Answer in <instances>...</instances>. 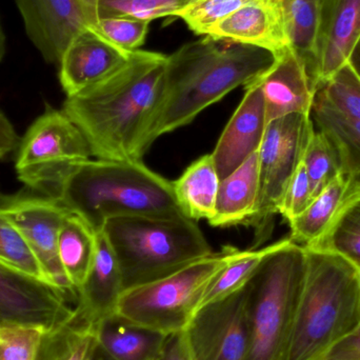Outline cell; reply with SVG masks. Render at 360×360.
Returning a JSON list of instances; mask_svg holds the SVG:
<instances>
[{"mask_svg":"<svg viewBox=\"0 0 360 360\" xmlns=\"http://www.w3.org/2000/svg\"><path fill=\"white\" fill-rule=\"evenodd\" d=\"M359 272H360V270H359Z\"/></svg>","mask_w":360,"mask_h":360,"instance_id":"bcb514c9","label":"cell"},{"mask_svg":"<svg viewBox=\"0 0 360 360\" xmlns=\"http://www.w3.org/2000/svg\"><path fill=\"white\" fill-rule=\"evenodd\" d=\"M274 59L262 49L209 36L167 56L160 99L141 143V158L160 136L191 124L203 110L259 77Z\"/></svg>","mask_w":360,"mask_h":360,"instance_id":"7a4b0ae2","label":"cell"},{"mask_svg":"<svg viewBox=\"0 0 360 360\" xmlns=\"http://www.w3.org/2000/svg\"><path fill=\"white\" fill-rule=\"evenodd\" d=\"M0 266L46 283L35 254L14 224L0 213Z\"/></svg>","mask_w":360,"mask_h":360,"instance_id":"f546056e","label":"cell"},{"mask_svg":"<svg viewBox=\"0 0 360 360\" xmlns=\"http://www.w3.org/2000/svg\"><path fill=\"white\" fill-rule=\"evenodd\" d=\"M357 196L360 195L351 193L346 180L340 175L302 214L290 220V240L302 248L310 247L331 228L347 203Z\"/></svg>","mask_w":360,"mask_h":360,"instance_id":"603a6c76","label":"cell"},{"mask_svg":"<svg viewBox=\"0 0 360 360\" xmlns=\"http://www.w3.org/2000/svg\"><path fill=\"white\" fill-rule=\"evenodd\" d=\"M92 158L90 146L63 110L46 105L19 141L15 171L25 188L56 199L70 171Z\"/></svg>","mask_w":360,"mask_h":360,"instance_id":"ba28073f","label":"cell"},{"mask_svg":"<svg viewBox=\"0 0 360 360\" xmlns=\"http://www.w3.org/2000/svg\"><path fill=\"white\" fill-rule=\"evenodd\" d=\"M304 249L338 254L360 270V196L351 199L331 228Z\"/></svg>","mask_w":360,"mask_h":360,"instance_id":"f1b7e54d","label":"cell"},{"mask_svg":"<svg viewBox=\"0 0 360 360\" xmlns=\"http://www.w3.org/2000/svg\"><path fill=\"white\" fill-rule=\"evenodd\" d=\"M98 347L96 327L73 319L44 332L36 360H91Z\"/></svg>","mask_w":360,"mask_h":360,"instance_id":"484cf974","label":"cell"},{"mask_svg":"<svg viewBox=\"0 0 360 360\" xmlns=\"http://www.w3.org/2000/svg\"><path fill=\"white\" fill-rule=\"evenodd\" d=\"M314 196L310 179L302 162L285 188L279 205L278 214L289 222L302 214L312 202Z\"/></svg>","mask_w":360,"mask_h":360,"instance_id":"8d00e7d4","label":"cell"},{"mask_svg":"<svg viewBox=\"0 0 360 360\" xmlns=\"http://www.w3.org/2000/svg\"><path fill=\"white\" fill-rule=\"evenodd\" d=\"M160 360H192L184 332L168 336Z\"/></svg>","mask_w":360,"mask_h":360,"instance_id":"ab89813d","label":"cell"},{"mask_svg":"<svg viewBox=\"0 0 360 360\" xmlns=\"http://www.w3.org/2000/svg\"><path fill=\"white\" fill-rule=\"evenodd\" d=\"M360 48V37H359V49Z\"/></svg>","mask_w":360,"mask_h":360,"instance_id":"f6af8a7d","label":"cell"},{"mask_svg":"<svg viewBox=\"0 0 360 360\" xmlns=\"http://www.w3.org/2000/svg\"><path fill=\"white\" fill-rule=\"evenodd\" d=\"M258 193L259 174L256 152L232 174L220 180L215 214L209 224L219 228L247 224L255 212Z\"/></svg>","mask_w":360,"mask_h":360,"instance_id":"44dd1931","label":"cell"},{"mask_svg":"<svg viewBox=\"0 0 360 360\" xmlns=\"http://www.w3.org/2000/svg\"><path fill=\"white\" fill-rule=\"evenodd\" d=\"M192 0H99V19L129 17L149 21L176 16Z\"/></svg>","mask_w":360,"mask_h":360,"instance_id":"d6a6232c","label":"cell"},{"mask_svg":"<svg viewBox=\"0 0 360 360\" xmlns=\"http://www.w3.org/2000/svg\"><path fill=\"white\" fill-rule=\"evenodd\" d=\"M233 251L228 247L164 278L124 290L116 316L165 336L186 331L205 291L228 264Z\"/></svg>","mask_w":360,"mask_h":360,"instance_id":"52a82bcc","label":"cell"},{"mask_svg":"<svg viewBox=\"0 0 360 360\" xmlns=\"http://www.w3.org/2000/svg\"><path fill=\"white\" fill-rule=\"evenodd\" d=\"M352 61L355 69H356V71L359 72L360 76V58H359V57H353Z\"/></svg>","mask_w":360,"mask_h":360,"instance_id":"ee69618b","label":"cell"},{"mask_svg":"<svg viewBox=\"0 0 360 360\" xmlns=\"http://www.w3.org/2000/svg\"><path fill=\"white\" fill-rule=\"evenodd\" d=\"M98 347L113 360H160L168 336L107 317L96 325Z\"/></svg>","mask_w":360,"mask_h":360,"instance_id":"7402d4cb","label":"cell"},{"mask_svg":"<svg viewBox=\"0 0 360 360\" xmlns=\"http://www.w3.org/2000/svg\"><path fill=\"white\" fill-rule=\"evenodd\" d=\"M306 269V249L288 237L279 240L248 283L251 335L247 360L285 359Z\"/></svg>","mask_w":360,"mask_h":360,"instance_id":"8992f818","label":"cell"},{"mask_svg":"<svg viewBox=\"0 0 360 360\" xmlns=\"http://www.w3.org/2000/svg\"><path fill=\"white\" fill-rule=\"evenodd\" d=\"M257 0H192L176 15L196 35L205 36L213 25Z\"/></svg>","mask_w":360,"mask_h":360,"instance_id":"836d02e7","label":"cell"},{"mask_svg":"<svg viewBox=\"0 0 360 360\" xmlns=\"http://www.w3.org/2000/svg\"><path fill=\"white\" fill-rule=\"evenodd\" d=\"M184 333L192 360H247L251 335L248 285L198 311Z\"/></svg>","mask_w":360,"mask_h":360,"instance_id":"8fae6325","label":"cell"},{"mask_svg":"<svg viewBox=\"0 0 360 360\" xmlns=\"http://www.w3.org/2000/svg\"><path fill=\"white\" fill-rule=\"evenodd\" d=\"M103 234L115 254L124 290L169 276L212 255L195 220L186 216L110 218Z\"/></svg>","mask_w":360,"mask_h":360,"instance_id":"5b68a950","label":"cell"},{"mask_svg":"<svg viewBox=\"0 0 360 360\" xmlns=\"http://www.w3.org/2000/svg\"><path fill=\"white\" fill-rule=\"evenodd\" d=\"M256 80L264 95L268 124L291 114L310 116L319 88L308 60L295 49L275 56L272 65Z\"/></svg>","mask_w":360,"mask_h":360,"instance_id":"5bb4252c","label":"cell"},{"mask_svg":"<svg viewBox=\"0 0 360 360\" xmlns=\"http://www.w3.org/2000/svg\"><path fill=\"white\" fill-rule=\"evenodd\" d=\"M44 330L25 326L0 327V360H36Z\"/></svg>","mask_w":360,"mask_h":360,"instance_id":"e575fe53","label":"cell"},{"mask_svg":"<svg viewBox=\"0 0 360 360\" xmlns=\"http://www.w3.org/2000/svg\"><path fill=\"white\" fill-rule=\"evenodd\" d=\"M306 253L304 288L283 360H319L360 327L359 269L331 252Z\"/></svg>","mask_w":360,"mask_h":360,"instance_id":"277c9868","label":"cell"},{"mask_svg":"<svg viewBox=\"0 0 360 360\" xmlns=\"http://www.w3.org/2000/svg\"><path fill=\"white\" fill-rule=\"evenodd\" d=\"M70 298L44 281L0 266V327L25 326L44 331L69 323L75 314Z\"/></svg>","mask_w":360,"mask_h":360,"instance_id":"7c38bea8","label":"cell"},{"mask_svg":"<svg viewBox=\"0 0 360 360\" xmlns=\"http://www.w3.org/2000/svg\"><path fill=\"white\" fill-rule=\"evenodd\" d=\"M302 162L310 179L314 198L340 175L331 146L315 129L307 143Z\"/></svg>","mask_w":360,"mask_h":360,"instance_id":"1f68e13d","label":"cell"},{"mask_svg":"<svg viewBox=\"0 0 360 360\" xmlns=\"http://www.w3.org/2000/svg\"><path fill=\"white\" fill-rule=\"evenodd\" d=\"M243 101L233 114L211 154L220 180L232 174L258 152L266 133V105L257 80L245 86Z\"/></svg>","mask_w":360,"mask_h":360,"instance_id":"2e32d148","label":"cell"},{"mask_svg":"<svg viewBox=\"0 0 360 360\" xmlns=\"http://www.w3.org/2000/svg\"><path fill=\"white\" fill-rule=\"evenodd\" d=\"M96 237L94 262L78 290L75 306L76 319L95 327L103 319L116 314L124 291L122 271L113 250L103 231L96 233Z\"/></svg>","mask_w":360,"mask_h":360,"instance_id":"d6986e66","label":"cell"},{"mask_svg":"<svg viewBox=\"0 0 360 360\" xmlns=\"http://www.w3.org/2000/svg\"><path fill=\"white\" fill-rule=\"evenodd\" d=\"M292 48L308 60L312 71L319 48L323 0H279Z\"/></svg>","mask_w":360,"mask_h":360,"instance_id":"83f0119b","label":"cell"},{"mask_svg":"<svg viewBox=\"0 0 360 360\" xmlns=\"http://www.w3.org/2000/svg\"><path fill=\"white\" fill-rule=\"evenodd\" d=\"M4 54H6V35H4L1 21H0V63L4 59Z\"/></svg>","mask_w":360,"mask_h":360,"instance_id":"b9f144b4","label":"cell"},{"mask_svg":"<svg viewBox=\"0 0 360 360\" xmlns=\"http://www.w3.org/2000/svg\"><path fill=\"white\" fill-rule=\"evenodd\" d=\"M209 37L268 51L273 56L292 48L279 0H257L216 23Z\"/></svg>","mask_w":360,"mask_h":360,"instance_id":"ac0fdd59","label":"cell"},{"mask_svg":"<svg viewBox=\"0 0 360 360\" xmlns=\"http://www.w3.org/2000/svg\"><path fill=\"white\" fill-rule=\"evenodd\" d=\"M316 95L340 115L360 120V76L352 59L321 86Z\"/></svg>","mask_w":360,"mask_h":360,"instance_id":"4dcf8cb0","label":"cell"},{"mask_svg":"<svg viewBox=\"0 0 360 360\" xmlns=\"http://www.w3.org/2000/svg\"><path fill=\"white\" fill-rule=\"evenodd\" d=\"M56 200L95 233L103 230L108 219L120 216H186L175 198L173 182L143 160L80 162L61 182Z\"/></svg>","mask_w":360,"mask_h":360,"instance_id":"3957f363","label":"cell"},{"mask_svg":"<svg viewBox=\"0 0 360 360\" xmlns=\"http://www.w3.org/2000/svg\"><path fill=\"white\" fill-rule=\"evenodd\" d=\"M25 32L44 60L59 65L72 40L92 29L77 0H15Z\"/></svg>","mask_w":360,"mask_h":360,"instance_id":"4fadbf2b","label":"cell"},{"mask_svg":"<svg viewBox=\"0 0 360 360\" xmlns=\"http://www.w3.org/2000/svg\"><path fill=\"white\" fill-rule=\"evenodd\" d=\"M279 241L262 249L238 251L234 249L228 264L207 288L199 310L230 297L243 290L257 272L264 258L278 245Z\"/></svg>","mask_w":360,"mask_h":360,"instance_id":"4316f807","label":"cell"},{"mask_svg":"<svg viewBox=\"0 0 360 360\" xmlns=\"http://www.w3.org/2000/svg\"><path fill=\"white\" fill-rule=\"evenodd\" d=\"M319 360H360V327L334 345Z\"/></svg>","mask_w":360,"mask_h":360,"instance_id":"74e56055","label":"cell"},{"mask_svg":"<svg viewBox=\"0 0 360 360\" xmlns=\"http://www.w3.org/2000/svg\"><path fill=\"white\" fill-rule=\"evenodd\" d=\"M314 131L310 116L291 114L272 120L266 126L258 150L259 193L257 205L247 226L256 230V245L270 236L273 219L290 180L302 160L304 149Z\"/></svg>","mask_w":360,"mask_h":360,"instance_id":"9c48e42d","label":"cell"},{"mask_svg":"<svg viewBox=\"0 0 360 360\" xmlns=\"http://www.w3.org/2000/svg\"><path fill=\"white\" fill-rule=\"evenodd\" d=\"M91 360H113L110 359L105 352L101 351V349L99 347H97L96 351H95L94 355H93L92 359Z\"/></svg>","mask_w":360,"mask_h":360,"instance_id":"7bdbcfd3","label":"cell"},{"mask_svg":"<svg viewBox=\"0 0 360 360\" xmlns=\"http://www.w3.org/2000/svg\"><path fill=\"white\" fill-rule=\"evenodd\" d=\"M79 6H82L86 19L90 22L93 30L97 31L98 25V4L99 0H77Z\"/></svg>","mask_w":360,"mask_h":360,"instance_id":"60d3db41","label":"cell"},{"mask_svg":"<svg viewBox=\"0 0 360 360\" xmlns=\"http://www.w3.org/2000/svg\"><path fill=\"white\" fill-rule=\"evenodd\" d=\"M131 54L95 30H86L72 40L59 63L63 92L73 96L98 84L124 65Z\"/></svg>","mask_w":360,"mask_h":360,"instance_id":"e0dca14e","label":"cell"},{"mask_svg":"<svg viewBox=\"0 0 360 360\" xmlns=\"http://www.w3.org/2000/svg\"><path fill=\"white\" fill-rule=\"evenodd\" d=\"M149 25V21L129 17H105L99 19L97 32L122 50L134 52L145 44Z\"/></svg>","mask_w":360,"mask_h":360,"instance_id":"d590c367","label":"cell"},{"mask_svg":"<svg viewBox=\"0 0 360 360\" xmlns=\"http://www.w3.org/2000/svg\"><path fill=\"white\" fill-rule=\"evenodd\" d=\"M96 249V233L80 216L70 212L59 231L58 256L76 293L92 266Z\"/></svg>","mask_w":360,"mask_h":360,"instance_id":"d4e9b609","label":"cell"},{"mask_svg":"<svg viewBox=\"0 0 360 360\" xmlns=\"http://www.w3.org/2000/svg\"><path fill=\"white\" fill-rule=\"evenodd\" d=\"M20 137L8 116L0 109V160L16 151Z\"/></svg>","mask_w":360,"mask_h":360,"instance_id":"f35d334b","label":"cell"},{"mask_svg":"<svg viewBox=\"0 0 360 360\" xmlns=\"http://www.w3.org/2000/svg\"><path fill=\"white\" fill-rule=\"evenodd\" d=\"M220 179L211 154L193 162L179 179L173 181L175 198L190 219H207L215 214Z\"/></svg>","mask_w":360,"mask_h":360,"instance_id":"cb8c5ba5","label":"cell"},{"mask_svg":"<svg viewBox=\"0 0 360 360\" xmlns=\"http://www.w3.org/2000/svg\"><path fill=\"white\" fill-rule=\"evenodd\" d=\"M359 37L360 0H323L319 48L312 65L317 88L354 57Z\"/></svg>","mask_w":360,"mask_h":360,"instance_id":"9a60e30c","label":"cell"},{"mask_svg":"<svg viewBox=\"0 0 360 360\" xmlns=\"http://www.w3.org/2000/svg\"><path fill=\"white\" fill-rule=\"evenodd\" d=\"M315 130L331 146L340 173L351 193L360 195V120H351L332 110L315 95L310 114Z\"/></svg>","mask_w":360,"mask_h":360,"instance_id":"ffe728a7","label":"cell"},{"mask_svg":"<svg viewBox=\"0 0 360 360\" xmlns=\"http://www.w3.org/2000/svg\"><path fill=\"white\" fill-rule=\"evenodd\" d=\"M167 55L132 52L109 77L65 98L63 111L96 160H143L141 143L160 99Z\"/></svg>","mask_w":360,"mask_h":360,"instance_id":"6da1fadb","label":"cell"},{"mask_svg":"<svg viewBox=\"0 0 360 360\" xmlns=\"http://www.w3.org/2000/svg\"><path fill=\"white\" fill-rule=\"evenodd\" d=\"M0 213L20 231L46 283L76 302L77 293L68 281L58 256L59 231L69 210L56 199L25 186L12 194H0Z\"/></svg>","mask_w":360,"mask_h":360,"instance_id":"30bf717a","label":"cell"}]
</instances>
